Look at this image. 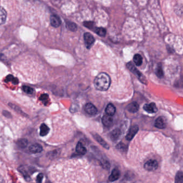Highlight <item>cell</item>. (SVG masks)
I'll return each instance as SVG.
<instances>
[{"label":"cell","mask_w":183,"mask_h":183,"mask_svg":"<svg viewBox=\"0 0 183 183\" xmlns=\"http://www.w3.org/2000/svg\"><path fill=\"white\" fill-rule=\"evenodd\" d=\"M111 84L110 77L105 73H100L94 80L95 88L99 91H106Z\"/></svg>","instance_id":"cell-1"},{"label":"cell","mask_w":183,"mask_h":183,"mask_svg":"<svg viewBox=\"0 0 183 183\" xmlns=\"http://www.w3.org/2000/svg\"><path fill=\"white\" fill-rule=\"evenodd\" d=\"M158 168V163L155 160H149L144 165V168L149 171H155Z\"/></svg>","instance_id":"cell-2"},{"label":"cell","mask_w":183,"mask_h":183,"mask_svg":"<svg viewBox=\"0 0 183 183\" xmlns=\"http://www.w3.org/2000/svg\"><path fill=\"white\" fill-rule=\"evenodd\" d=\"M127 67H128V69H130V71H131L132 73H134L136 76H138V78H139L140 80L141 81H145V77H143L142 74L139 71V70L135 67V66L133 65V63H129L127 64Z\"/></svg>","instance_id":"cell-3"},{"label":"cell","mask_w":183,"mask_h":183,"mask_svg":"<svg viewBox=\"0 0 183 183\" xmlns=\"http://www.w3.org/2000/svg\"><path fill=\"white\" fill-rule=\"evenodd\" d=\"M84 40L86 46L88 48H90L95 42V39L90 33H85L84 35Z\"/></svg>","instance_id":"cell-4"},{"label":"cell","mask_w":183,"mask_h":183,"mask_svg":"<svg viewBox=\"0 0 183 183\" xmlns=\"http://www.w3.org/2000/svg\"><path fill=\"white\" fill-rule=\"evenodd\" d=\"M139 130V127L138 125H134L130 127V130L126 136V140L130 141L133 139V138L136 136V134L138 133Z\"/></svg>","instance_id":"cell-5"},{"label":"cell","mask_w":183,"mask_h":183,"mask_svg":"<svg viewBox=\"0 0 183 183\" xmlns=\"http://www.w3.org/2000/svg\"><path fill=\"white\" fill-rule=\"evenodd\" d=\"M84 110L87 113L90 115H95L97 113V109L91 103H88L85 105Z\"/></svg>","instance_id":"cell-6"},{"label":"cell","mask_w":183,"mask_h":183,"mask_svg":"<svg viewBox=\"0 0 183 183\" xmlns=\"http://www.w3.org/2000/svg\"><path fill=\"white\" fill-rule=\"evenodd\" d=\"M143 109L147 112L148 113H156L157 111V108L154 103H151V104H146L143 106Z\"/></svg>","instance_id":"cell-7"},{"label":"cell","mask_w":183,"mask_h":183,"mask_svg":"<svg viewBox=\"0 0 183 183\" xmlns=\"http://www.w3.org/2000/svg\"><path fill=\"white\" fill-rule=\"evenodd\" d=\"M155 126L156 127L160 128V129L166 128V118L163 117H158L156 120Z\"/></svg>","instance_id":"cell-8"},{"label":"cell","mask_w":183,"mask_h":183,"mask_svg":"<svg viewBox=\"0 0 183 183\" xmlns=\"http://www.w3.org/2000/svg\"><path fill=\"white\" fill-rule=\"evenodd\" d=\"M50 24L54 28H58L61 23L60 18L56 15H53L50 17Z\"/></svg>","instance_id":"cell-9"},{"label":"cell","mask_w":183,"mask_h":183,"mask_svg":"<svg viewBox=\"0 0 183 183\" xmlns=\"http://www.w3.org/2000/svg\"><path fill=\"white\" fill-rule=\"evenodd\" d=\"M120 177V172L117 169H114L112 173L108 177V180L110 181H114L118 180Z\"/></svg>","instance_id":"cell-10"},{"label":"cell","mask_w":183,"mask_h":183,"mask_svg":"<svg viewBox=\"0 0 183 183\" xmlns=\"http://www.w3.org/2000/svg\"><path fill=\"white\" fill-rule=\"evenodd\" d=\"M29 151L31 153L33 154L39 153L43 151V147L41 145L38 143L33 144L29 147Z\"/></svg>","instance_id":"cell-11"},{"label":"cell","mask_w":183,"mask_h":183,"mask_svg":"<svg viewBox=\"0 0 183 183\" xmlns=\"http://www.w3.org/2000/svg\"><path fill=\"white\" fill-rule=\"evenodd\" d=\"M113 118L112 116L106 114L104 115L102 118V122L104 125L106 127H109L112 125L113 124Z\"/></svg>","instance_id":"cell-12"},{"label":"cell","mask_w":183,"mask_h":183,"mask_svg":"<svg viewBox=\"0 0 183 183\" xmlns=\"http://www.w3.org/2000/svg\"><path fill=\"white\" fill-rule=\"evenodd\" d=\"M127 109L131 113H136L139 109V105L136 102H132L127 106Z\"/></svg>","instance_id":"cell-13"},{"label":"cell","mask_w":183,"mask_h":183,"mask_svg":"<svg viewBox=\"0 0 183 183\" xmlns=\"http://www.w3.org/2000/svg\"><path fill=\"white\" fill-rule=\"evenodd\" d=\"M93 137L97 141L100 145H102L104 148H105L106 149H109L110 147H109L108 145L106 142L105 141L103 140V138H101L98 134H94L93 135Z\"/></svg>","instance_id":"cell-14"},{"label":"cell","mask_w":183,"mask_h":183,"mask_svg":"<svg viewBox=\"0 0 183 183\" xmlns=\"http://www.w3.org/2000/svg\"><path fill=\"white\" fill-rule=\"evenodd\" d=\"M120 135V130L118 128H116L111 132V133L110 134V137L112 140L114 141L118 140V138H119Z\"/></svg>","instance_id":"cell-15"},{"label":"cell","mask_w":183,"mask_h":183,"mask_svg":"<svg viewBox=\"0 0 183 183\" xmlns=\"http://www.w3.org/2000/svg\"><path fill=\"white\" fill-rule=\"evenodd\" d=\"M115 106L112 104L110 103L106 108L105 112L108 115L112 116L115 114Z\"/></svg>","instance_id":"cell-16"},{"label":"cell","mask_w":183,"mask_h":183,"mask_svg":"<svg viewBox=\"0 0 183 183\" xmlns=\"http://www.w3.org/2000/svg\"><path fill=\"white\" fill-rule=\"evenodd\" d=\"M7 12L4 8L0 7V25L5 23L7 18Z\"/></svg>","instance_id":"cell-17"},{"label":"cell","mask_w":183,"mask_h":183,"mask_svg":"<svg viewBox=\"0 0 183 183\" xmlns=\"http://www.w3.org/2000/svg\"><path fill=\"white\" fill-rule=\"evenodd\" d=\"M50 131V128L45 124H42L40 127V136H47Z\"/></svg>","instance_id":"cell-18"},{"label":"cell","mask_w":183,"mask_h":183,"mask_svg":"<svg viewBox=\"0 0 183 183\" xmlns=\"http://www.w3.org/2000/svg\"><path fill=\"white\" fill-rule=\"evenodd\" d=\"M76 151H77V153L81 155H84L85 153H87L86 148L83 146V145L80 142H78L77 144L76 147Z\"/></svg>","instance_id":"cell-19"},{"label":"cell","mask_w":183,"mask_h":183,"mask_svg":"<svg viewBox=\"0 0 183 183\" xmlns=\"http://www.w3.org/2000/svg\"><path fill=\"white\" fill-rule=\"evenodd\" d=\"M142 57L141 56V55L139 54H136V55L134 56V58H133V61L135 63L136 65L139 66L141 65L142 63Z\"/></svg>","instance_id":"cell-20"},{"label":"cell","mask_w":183,"mask_h":183,"mask_svg":"<svg viewBox=\"0 0 183 183\" xmlns=\"http://www.w3.org/2000/svg\"><path fill=\"white\" fill-rule=\"evenodd\" d=\"M28 140L25 139H20L18 140L17 142V145L22 148H25L28 145Z\"/></svg>","instance_id":"cell-21"},{"label":"cell","mask_w":183,"mask_h":183,"mask_svg":"<svg viewBox=\"0 0 183 183\" xmlns=\"http://www.w3.org/2000/svg\"><path fill=\"white\" fill-rule=\"evenodd\" d=\"M175 183H183V174L182 171H178L176 174Z\"/></svg>","instance_id":"cell-22"},{"label":"cell","mask_w":183,"mask_h":183,"mask_svg":"<svg viewBox=\"0 0 183 183\" xmlns=\"http://www.w3.org/2000/svg\"><path fill=\"white\" fill-rule=\"evenodd\" d=\"M95 32L100 36L102 37H104L105 36L106 33V31L104 28H96Z\"/></svg>","instance_id":"cell-23"},{"label":"cell","mask_w":183,"mask_h":183,"mask_svg":"<svg viewBox=\"0 0 183 183\" xmlns=\"http://www.w3.org/2000/svg\"><path fill=\"white\" fill-rule=\"evenodd\" d=\"M156 74L159 78H163L164 74H163L162 67V66H161L160 65H158L157 66V68H156Z\"/></svg>","instance_id":"cell-24"},{"label":"cell","mask_w":183,"mask_h":183,"mask_svg":"<svg viewBox=\"0 0 183 183\" xmlns=\"http://www.w3.org/2000/svg\"><path fill=\"white\" fill-rule=\"evenodd\" d=\"M5 81L6 82H13V83L14 84H17L18 83V80L17 78H14L13 75H9L7 76V78H5Z\"/></svg>","instance_id":"cell-25"},{"label":"cell","mask_w":183,"mask_h":183,"mask_svg":"<svg viewBox=\"0 0 183 183\" xmlns=\"http://www.w3.org/2000/svg\"><path fill=\"white\" fill-rule=\"evenodd\" d=\"M67 27L68 29L72 31H75L77 30V25L74 23L68 22L67 23Z\"/></svg>","instance_id":"cell-26"},{"label":"cell","mask_w":183,"mask_h":183,"mask_svg":"<svg viewBox=\"0 0 183 183\" xmlns=\"http://www.w3.org/2000/svg\"><path fill=\"white\" fill-rule=\"evenodd\" d=\"M22 89H23V91H24L25 93H28V94L31 95V94H32L33 93H34V90H33V89L31 88V87H29V86L24 85V86H23V87H22Z\"/></svg>","instance_id":"cell-27"},{"label":"cell","mask_w":183,"mask_h":183,"mask_svg":"<svg viewBox=\"0 0 183 183\" xmlns=\"http://www.w3.org/2000/svg\"><path fill=\"white\" fill-rule=\"evenodd\" d=\"M116 148L118 150L121 151H125L127 150V148L126 145L122 142H120L116 146Z\"/></svg>","instance_id":"cell-28"},{"label":"cell","mask_w":183,"mask_h":183,"mask_svg":"<svg viewBox=\"0 0 183 183\" xmlns=\"http://www.w3.org/2000/svg\"><path fill=\"white\" fill-rule=\"evenodd\" d=\"M48 99V95L47 94H43L39 98V100L42 101L44 103H47Z\"/></svg>","instance_id":"cell-29"},{"label":"cell","mask_w":183,"mask_h":183,"mask_svg":"<svg viewBox=\"0 0 183 183\" xmlns=\"http://www.w3.org/2000/svg\"><path fill=\"white\" fill-rule=\"evenodd\" d=\"M43 175L42 173H40L37 177V181L38 183H41V181L43 180Z\"/></svg>","instance_id":"cell-30"},{"label":"cell","mask_w":183,"mask_h":183,"mask_svg":"<svg viewBox=\"0 0 183 183\" xmlns=\"http://www.w3.org/2000/svg\"><path fill=\"white\" fill-rule=\"evenodd\" d=\"M0 183H5V181L4 178H3L1 175H0Z\"/></svg>","instance_id":"cell-31"}]
</instances>
